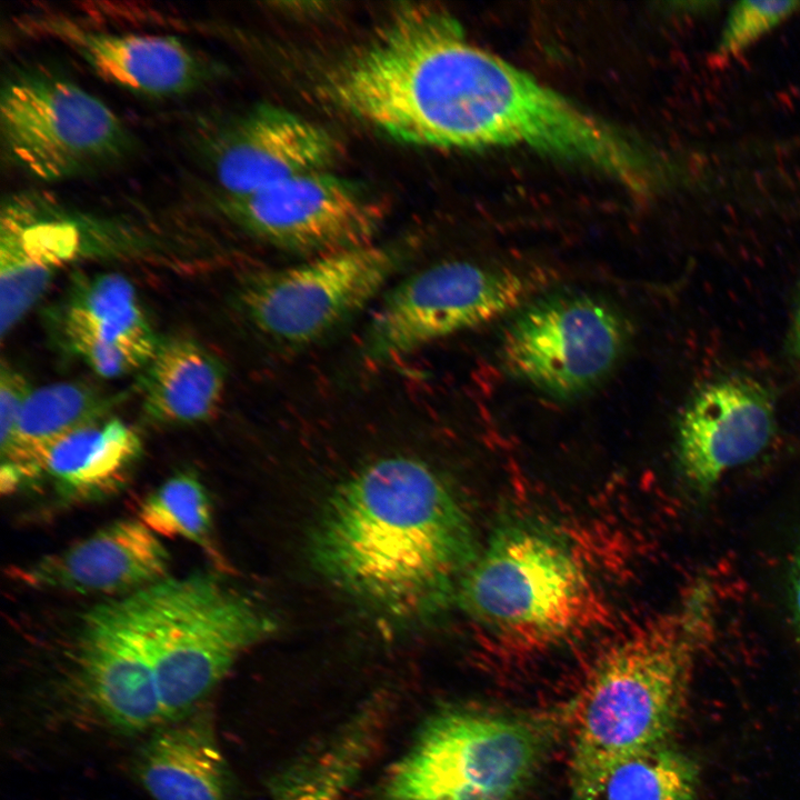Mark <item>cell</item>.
<instances>
[{
    "mask_svg": "<svg viewBox=\"0 0 800 800\" xmlns=\"http://www.w3.org/2000/svg\"><path fill=\"white\" fill-rule=\"evenodd\" d=\"M309 552L329 584L400 627L457 603L479 556L470 517L427 463L387 457L352 473L312 526Z\"/></svg>",
    "mask_w": 800,
    "mask_h": 800,
    "instance_id": "1",
    "label": "cell"
},
{
    "mask_svg": "<svg viewBox=\"0 0 800 800\" xmlns=\"http://www.w3.org/2000/svg\"><path fill=\"white\" fill-rule=\"evenodd\" d=\"M711 584L699 580L671 612L629 632L596 661L570 703L568 800H600L611 772L669 742L683 716L697 656L714 626Z\"/></svg>",
    "mask_w": 800,
    "mask_h": 800,
    "instance_id": "2",
    "label": "cell"
},
{
    "mask_svg": "<svg viewBox=\"0 0 800 800\" xmlns=\"http://www.w3.org/2000/svg\"><path fill=\"white\" fill-rule=\"evenodd\" d=\"M569 717L570 707L527 712L446 706L392 766L384 800H518Z\"/></svg>",
    "mask_w": 800,
    "mask_h": 800,
    "instance_id": "3",
    "label": "cell"
},
{
    "mask_svg": "<svg viewBox=\"0 0 800 800\" xmlns=\"http://www.w3.org/2000/svg\"><path fill=\"white\" fill-rule=\"evenodd\" d=\"M118 601L152 664L164 723L196 711L276 631L260 606L211 574L164 578Z\"/></svg>",
    "mask_w": 800,
    "mask_h": 800,
    "instance_id": "4",
    "label": "cell"
},
{
    "mask_svg": "<svg viewBox=\"0 0 800 800\" xmlns=\"http://www.w3.org/2000/svg\"><path fill=\"white\" fill-rule=\"evenodd\" d=\"M457 604L500 641L540 650L596 619L599 597L578 556L523 521L501 524L462 579Z\"/></svg>",
    "mask_w": 800,
    "mask_h": 800,
    "instance_id": "5",
    "label": "cell"
},
{
    "mask_svg": "<svg viewBox=\"0 0 800 800\" xmlns=\"http://www.w3.org/2000/svg\"><path fill=\"white\" fill-rule=\"evenodd\" d=\"M8 161L42 181L79 177L122 160L133 136L100 99L51 72L20 71L0 93Z\"/></svg>",
    "mask_w": 800,
    "mask_h": 800,
    "instance_id": "6",
    "label": "cell"
},
{
    "mask_svg": "<svg viewBox=\"0 0 800 800\" xmlns=\"http://www.w3.org/2000/svg\"><path fill=\"white\" fill-rule=\"evenodd\" d=\"M402 254L374 243L257 272L237 291L243 316L283 346L312 343L364 308L400 267Z\"/></svg>",
    "mask_w": 800,
    "mask_h": 800,
    "instance_id": "7",
    "label": "cell"
},
{
    "mask_svg": "<svg viewBox=\"0 0 800 800\" xmlns=\"http://www.w3.org/2000/svg\"><path fill=\"white\" fill-rule=\"evenodd\" d=\"M530 276L506 268L448 261L393 287L371 318L363 353L387 363L451 334L519 310L533 291Z\"/></svg>",
    "mask_w": 800,
    "mask_h": 800,
    "instance_id": "8",
    "label": "cell"
},
{
    "mask_svg": "<svg viewBox=\"0 0 800 800\" xmlns=\"http://www.w3.org/2000/svg\"><path fill=\"white\" fill-rule=\"evenodd\" d=\"M627 338L624 320L609 303L587 294L552 296L517 312L502 336L500 354L516 378L571 398L611 371Z\"/></svg>",
    "mask_w": 800,
    "mask_h": 800,
    "instance_id": "9",
    "label": "cell"
},
{
    "mask_svg": "<svg viewBox=\"0 0 800 800\" xmlns=\"http://www.w3.org/2000/svg\"><path fill=\"white\" fill-rule=\"evenodd\" d=\"M222 212L251 234L312 256L373 243L381 204L331 172L302 174L243 196H223Z\"/></svg>",
    "mask_w": 800,
    "mask_h": 800,
    "instance_id": "10",
    "label": "cell"
},
{
    "mask_svg": "<svg viewBox=\"0 0 800 800\" xmlns=\"http://www.w3.org/2000/svg\"><path fill=\"white\" fill-rule=\"evenodd\" d=\"M773 392L746 374L702 383L687 401L677 426V456L690 488L709 493L722 477L754 459L772 440Z\"/></svg>",
    "mask_w": 800,
    "mask_h": 800,
    "instance_id": "11",
    "label": "cell"
},
{
    "mask_svg": "<svg viewBox=\"0 0 800 800\" xmlns=\"http://www.w3.org/2000/svg\"><path fill=\"white\" fill-rule=\"evenodd\" d=\"M72 676L84 704L116 731L132 734L164 723L152 664L118 600L84 616Z\"/></svg>",
    "mask_w": 800,
    "mask_h": 800,
    "instance_id": "12",
    "label": "cell"
},
{
    "mask_svg": "<svg viewBox=\"0 0 800 800\" xmlns=\"http://www.w3.org/2000/svg\"><path fill=\"white\" fill-rule=\"evenodd\" d=\"M339 153L323 127L284 108L259 104L218 133L208 158L224 196H243L327 171Z\"/></svg>",
    "mask_w": 800,
    "mask_h": 800,
    "instance_id": "13",
    "label": "cell"
},
{
    "mask_svg": "<svg viewBox=\"0 0 800 800\" xmlns=\"http://www.w3.org/2000/svg\"><path fill=\"white\" fill-rule=\"evenodd\" d=\"M31 36L53 39L103 80L151 97L189 93L214 73L212 64L177 37L112 33L84 27L62 14L28 17Z\"/></svg>",
    "mask_w": 800,
    "mask_h": 800,
    "instance_id": "14",
    "label": "cell"
},
{
    "mask_svg": "<svg viewBox=\"0 0 800 800\" xmlns=\"http://www.w3.org/2000/svg\"><path fill=\"white\" fill-rule=\"evenodd\" d=\"M169 553L138 519L119 520L13 577L34 589L80 594H132L166 578Z\"/></svg>",
    "mask_w": 800,
    "mask_h": 800,
    "instance_id": "15",
    "label": "cell"
},
{
    "mask_svg": "<svg viewBox=\"0 0 800 800\" xmlns=\"http://www.w3.org/2000/svg\"><path fill=\"white\" fill-rule=\"evenodd\" d=\"M72 223L17 199L0 223V332L4 339L41 298L56 273L78 256Z\"/></svg>",
    "mask_w": 800,
    "mask_h": 800,
    "instance_id": "16",
    "label": "cell"
},
{
    "mask_svg": "<svg viewBox=\"0 0 800 800\" xmlns=\"http://www.w3.org/2000/svg\"><path fill=\"white\" fill-rule=\"evenodd\" d=\"M134 772L154 800H231L229 768L204 712L159 728L139 751Z\"/></svg>",
    "mask_w": 800,
    "mask_h": 800,
    "instance_id": "17",
    "label": "cell"
},
{
    "mask_svg": "<svg viewBox=\"0 0 800 800\" xmlns=\"http://www.w3.org/2000/svg\"><path fill=\"white\" fill-rule=\"evenodd\" d=\"M224 389V366L207 348L188 338L159 341L140 379L143 416L160 426L206 422Z\"/></svg>",
    "mask_w": 800,
    "mask_h": 800,
    "instance_id": "18",
    "label": "cell"
},
{
    "mask_svg": "<svg viewBox=\"0 0 800 800\" xmlns=\"http://www.w3.org/2000/svg\"><path fill=\"white\" fill-rule=\"evenodd\" d=\"M96 386L61 381L32 389L13 438L1 451V489L10 492L21 480L42 473L49 448L71 431L107 418L118 401Z\"/></svg>",
    "mask_w": 800,
    "mask_h": 800,
    "instance_id": "19",
    "label": "cell"
},
{
    "mask_svg": "<svg viewBox=\"0 0 800 800\" xmlns=\"http://www.w3.org/2000/svg\"><path fill=\"white\" fill-rule=\"evenodd\" d=\"M142 451L138 433L119 419L103 418L54 442L42 462L62 494L77 499L107 496L128 479Z\"/></svg>",
    "mask_w": 800,
    "mask_h": 800,
    "instance_id": "20",
    "label": "cell"
},
{
    "mask_svg": "<svg viewBox=\"0 0 800 800\" xmlns=\"http://www.w3.org/2000/svg\"><path fill=\"white\" fill-rule=\"evenodd\" d=\"M52 320L57 327L150 358L159 343L134 287L118 273L76 278Z\"/></svg>",
    "mask_w": 800,
    "mask_h": 800,
    "instance_id": "21",
    "label": "cell"
},
{
    "mask_svg": "<svg viewBox=\"0 0 800 800\" xmlns=\"http://www.w3.org/2000/svg\"><path fill=\"white\" fill-rule=\"evenodd\" d=\"M383 704L366 706L327 746L279 774L272 788L276 800H341L376 746Z\"/></svg>",
    "mask_w": 800,
    "mask_h": 800,
    "instance_id": "22",
    "label": "cell"
},
{
    "mask_svg": "<svg viewBox=\"0 0 800 800\" xmlns=\"http://www.w3.org/2000/svg\"><path fill=\"white\" fill-rule=\"evenodd\" d=\"M699 784L698 762L666 742L619 764L602 796L606 800H694Z\"/></svg>",
    "mask_w": 800,
    "mask_h": 800,
    "instance_id": "23",
    "label": "cell"
},
{
    "mask_svg": "<svg viewBox=\"0 0 800 800\" xmlns=\"http://www.w3.org/2000/svg\"><path fill=\"white\" fill-rule=\"evenodd\" d=\"M138 520L157 536L183 538L216 554L210 499L194 474L164 481L142 501Z\"/></svg>",
    "mask_w": 800,
    "mask_h": 800,
    "instance_id": "24",
    "label": "cell"
},
{
    "mask_svg": "<svg viewBox=\"0 0 800 800\" xmlns=\"http://www.w3.org/2000/svg\"><path fill=\"white\" fill-rule=\"evenodd\" d=\"M800 9V1H740L729 11L716 56L728 60L742 53Z\"/></svg>",
    "mask_w": 800,
    "mask_h": 800,
    "instance_id": "25",
    "label": "cell"
},
{
    "mask_svg": "<svg viewBox=\"0 0 800 800\" xmlns=\"http://www.w3.org/2000/svg\"><path fill=\"white\" fill-rule=\"evenodd\" d=\"M32 388L26 377L2 363L0 369V451L10 444L22 410Z\"/></svg>",
    "mask_w": 800,
    "mask_h": 800,
    "instance_id": "26",
    "label": "cell"
},
{
    "mask_svg": "<svg viewBox=\"0 0 800 800\" xmlns=\"http://www.w3.org/2000/svg\"><path fill=\"white\" fill-rule=\"evenodd\" d=\"M787 351L793 363L800 367V282L797 288L788 329Z\"/></svg>",
    "mask_w": 800,
    "mask_h": 800,
    "instance_id": "27",
    "label": "cell"
},
{
    "mask_svg": "<svg viewBox=\"0 0 800 800\" xmlns=\"http://www.w3.org/2000/svg\"><path fill=\"white\" fill-rule=\"evenodd\" d=\"M792 594H793V607H794L796 616H797L798 622L800 624V557H799L796 568H794Z\"/></svg>",
    "mask_w": 800,
    "mask_h": 800,
    "instance_id": "28",
    "label": "cell"
}]
</instances>
